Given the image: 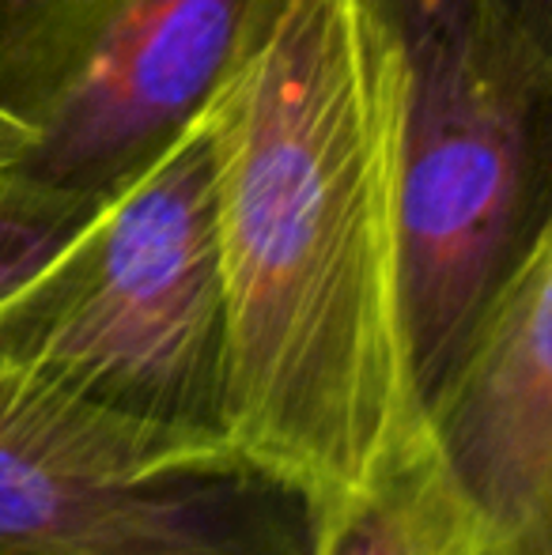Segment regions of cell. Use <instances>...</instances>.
Wrapping results in <instances>:
<instances>
[{
    "instance_id": "obj_10",
    "label": "cell",
    "mask_w": 552,
    "mask_h": 555,
    "mask_svg": "<svg viewBox=\"0 0 552 555\" xmlns=\"http://www.w3.org/2000/svg\"><path fill=\"white\" fill-rule=\"evenodd\" d=\"M30 152H35V137H30L15 117H8L0 111V178H4L8 170L20 167Z\"/></svg>"
},
{
    "instance_id": "obj_6",
    "label": "cell",
    "mask_w": 552,
    "mask_h": 555,
    "mask_svg": "<svg viewBox=\"0 0 552 555\" xmlns=\"http://www.w3.org/2000/svg\"><path fill=\"white\" fill-rule=\"evenodd\" d=\"M439 457L518 555H552V223L427 412Z\"/></svg>"
},
{
    "instance_id": "obj_8",
    "label": "cell",
    "mask_w": 552,
    "mask_h": 555,
    "mask_svg": "<svg viewBox=\"0 0 552 555\" xmlns=\"http://www.w3.org/2000/svg\"><path fill=\"white\" fill-rule=\"evenodd\" d=\"M91 212L53 205L8 170L0 178V295L38 269Z\"/></svg>"
},
{
    "instance_id": "obj_5",
    "label": "cell",
    "mask_w": 552,
    "mask_h": 555,
    "mask_svg": "<svg viewBox=\"0 0 552 555\" xmlns=\"http://www.w3.org/2000/svg\"><path fill=\"white\" fill-rule=\"evenodd\" d=\"M246 0H0V111L35 137L27 190L95 212L193 114Z\"/></svg>"
},
{
    "instance_id": "obj_3",
    "label": "cell",
    "mask_w": 552,
    "mask_h": 555,
    "mask_svg": "<svg viewBox=\"0 0 552 555\" xmlns=\"http://www.w3.org/2000/svg\"><path fill=\"white\" fill-rule=\"evenodd\" d=\"M0 363L140 424L223 435V276L205 106L0 295Z\"/></svg>"
},
{
    "instance_id": "obj_2",
    "label": "cell",
    "mask_w": 552,
    "mask_h": 555,
    "mask_svg": "<svg viewBox=\"0 0 552 555\" xmlns=\"http://www.w3.org/2000/svg\"><path fill=\"white\" fill-rule=\"evenodd\" d=\"M401 88V307L424 412L552 223V61L496 0H375Z\"/></svg>"
},
{
    "instance_id": "obj_7",
    "label": "cell",
    "mask_w": 552,
    "mask_h": 555,
    "mask_svg": "<svg viewBox=\"0 0 552 555\" xmlns=\"http://www.w3.org/2000/svg\"><path fill=\"white\" fill-rule=\"evenodd\" d=\"M310 555H518L480 518L439 457L432 427L363 488L322 506Z\"/></svg>"
},
{
    "instance_id": "obj_1",
    "label": "cell",
    "mask_w": 552,
    "mask_h": 555,
    "mask_svg": "<svg viewBox=\"0 0 552 555\" xmlns=\"http://www.w3.org/2000/svg\"><path fill=\"white\" fill-rule=\"evenodd\" d=\"M223 439L318 506L427 427L401 307V88L375 0H246L205 99Z\"/></svg>"
},
{
    "instance_id": "obj_9",
    "label": "cell",
    "mask_w": 552,
    "mask_h": 555,
    "mask_svg": "<svg viewBox=\"0 0 552 555\" xmlns=\"http://www.w3.org/2000/svg\"><path fill=\"white\" fill-rule=\"evenodd\" d=\"M526 38L552 61V0H496Z\"/></svg>"
},
{
    "instance_id": "obj_4",
    "label": "cell",
    "mask_w": 552,
    "mask_h": 555,
    "mask_svg": "<svg viewBox=\"0 0 552 555\" xmlns=\"http://www.w3.org/2000/svg\"><path fill=\"white\" fill-rule=\"evenodd\" d=\"M318 521L223 435L140 424L0 363V555H310Z\"/></svg>"
}]
</instances>
